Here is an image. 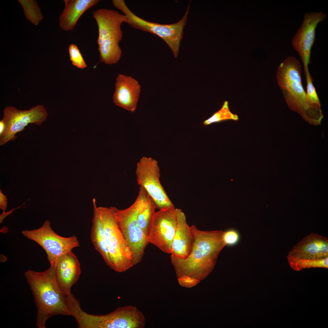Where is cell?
I'll use <instances>...</instances> for the list:
<instances>
[{
  "label": "cell",
  "instance_id": "cell-7",
  "mask_svg": "<svg viewBox=\"0 0 328 328\" xmlns=\"http://www.w3.org/2000/svg\"><path fill=\"white\" fill-rule=\"evenodd\" d=\"M22 234L43 249L50 264H55L62 256L80 246L76 236L64 237L59 236L53 230L50 222L47 220L40 228L30 230H24Z\"/></svg>",
  "mask_w": 328,
  "mask_h": 328
},
{
  "label": "cell",
  "instance_id": "cell-2",
  "mask_svg": "<svg viewBox=\"0 0 328 328\" xmlns=\"http://www.w3.org/2000/svg\"><path fill=\"white\" fill-rule=\"evenodd\" d=\"M55 264L42 272L28 270L25 276L31 289L37 310L36 326L45 328L48 319L55 315L70 316L66 296L60 291L55 278Z\"/></svg>",
  "mask_w": 328,
  "mask_h": 328
},
{
  "label": "cell",
  "instance_id": "cell-8",
  "mask_svg": "<svg viewBox=\"0 0 328 328\" xmlns=\"http://www.w3.org/2000/svg\"><path fill=\"white\" fill-rule=\"evenodd\" d=\"M84 328H144L145 318L136 307H118L108 314L95 315L84 312L82 317Z\"/></svg>",
  "mask_w": 328,
  "mask_h": 328
},
{
  "label": "cell",
  "instance_id": "cell-30",
  "mask_svg": "<svg viewBox=\"0 0 328 328\" xmlns=\"http://www.w3.org/2000/svg\"><path fill=\"white\" fill-rule=\"evenodd\" d=\"M5 125L3 122L0 121V135L3 132L5 129Z\"/></svg>",
  "mask_w": 328,
  "mask_h": 328
},
{
  "label": "cell",
  "instance_id": "cell-17",
  "mask_svg": "<svg viewBox=\"0 0 328 328\" xmlns=\"http://www.w3.org/2000/svg\"><path fill=\"white\" fill-rule=\"evenodd\" d=\"M122 24L119 23L108 33L101 46L98 47L100 61L109 65L117 63L121 56L122 51L119 43L123 37Z\"/></svg>",
  "mask_w": 328,
  "mask_h": 328
},
{
  "label": "cell",
  "instance_id": "cell-29",
  "mask_svg": "<svg viewBox=\"0 0 328 328\" xmlns=\"http://www.w3.org/2000/svg\"><path fill=\"white\" fill-rule=\"evenodd\" d=\"M25 204L24 203L23 204H22V205L16 208L11 209V210L7 212H2V213L0 215V223L1 224L2 223L3 219L5 218V217H6V216L9 215L10 214L12 213V211L18 208H20L21 206L24 205Z\"/></svg>",
  "mask_w": 328,
  "mask_h": 328
},
{
  "label": "cell",
  "instance_id": "cell-9",
  "mask_svg": "<svg viewBox=\"0 0 328 328\" xmlns=\"http://www.w3.org/2000/svg\"><path fill=\"white\" fill-rule=\"evenodd\" d=\"M48 115L46 109L42 104L32 107L28 110H20L12 106L6 107L1 120L5 128L0 135V145L14 141L17 137L15 135L23 131L29 124L40 125L47 118Z\"/></svg>",
  "mask_w": 328,
  "mask_h": 328
},
{
  "label": "cell",
  "instance_id": "cell-18",
  "mask_svg": "<svg viewBox=\"0 0 328 328\" xmlns=\"http://www.w3.org/2000/svg\"><path fill=\"white\" fill-rule=\"evenodd\" d=\"M65 7L59 17V26L63 30H73L80 16L97 4L99 0H64Z\"/></svg>",
  "mask_w": 328,
  "mask_h": 328
},
{
  "label": "cell",
  "instance_id": "cell-12",
  "mask_svg": "<svg viewBox=\"0 0 328 328\" xmlns=\"http://www.w3.org/2000/svg\"><path fill=\"white\" fill-rule=\"evenodd\" d=\"M326 17L322 12L305 13L303 22L292 40V45L303 63L305 76L310 73L308 65L310 63L311 48L315 41L316 29L319 23Z\"/></svg>",
  "mask_w": 328,
  "mask_h": 328
},
{
  "label": "cell",
  "instance_id": "cell-25",
  "mask_svg": "<svg viewBox=\"0 0 328 328\" xmlns=\"http://www.w3.org/2000/svg\"><path fill=\"white\" fill-rule=\"evenodd\" d=\"M70 59L72 64L78 68L84 69L86 67V64L77 46L71 44L69 47Z\"/></svg>",
  "mask_w": 328,
  "mask_h": 328
},
{
  "label": "cell",
  "instance_id": "cell-21",
  "mask_svg": "<svg viewBox=\"0 0 328 328\" xmlns=\"http://www.w3.org/2000/svg\"><path fill=\"white\" fill-rule=\"evenodd\" d=\"M135 201L137 205V222L146 235L149 223L155 211L156 204L143 188L140 186Z\"/></svg>",
  "mask_w": 328,
  "mask_h": 328
},
{
  "label": "cell",
  "instance_id": "cell-16",
  "mask_svg": "<svg viewBox=\"0 0 328 328\" xmlns=\"http://www.w3.org/2000/svg\"><path fill=\"white\" fill-rule=\"evenodd\" d=\"M177 224L172 243L171 255L179 259H186L193 247V236L188 224L185 215L181 210L176 208Z\"/></svg>",
  "mask_w": 328,
  "mask_h": 328
},
{
  "label": "cell",
  "instance_id": "cell-22",
  "mask_svg": "<svg viewBox=\"0 0 328 328\" xmlns=\"http://www.w3.org/2000/svg\"><path fill=\"white\" fill-rule=\"evenodd\" d=\"M291 267L295 271H300L310 268H328V257L321 259L299 258L287 256Z\"/></svg>",
  "mask_w": 328,
  "mask_h": 328
},
{
  "label": "cell",
  "instance_id": "cell-26",
  "mask_svg": "<svg viewBox=\"0 0 328 328\" xmlns=\"http://www.w3.org/2000/svg\"><path fill=\"white\" fill-rule=\"evenodd\" d=\"M224 238L226 245H232L236 244L238 241L239 236L236 231L230 230L224 232Z\"/></svg>",
  "mask_w": 328,
  "mask_h": 328
},
{
  "label": "cell",
  "instance_id": "cell-10",
  "mask_svg": "<svg viewBox=\"0 0 328 328\" xmlns=\"http://www.w3.org/2000/svg\"><path fill=\"white\" fill-rule=\"evenodd\" d=\"M177 224L176 208L174 207L155 212L147 228L146 236L149 243L165 253L171 254Z\"/></svg>",
  "mask_w": 328,
  "mask_h": 328
},
{
  "label": "cell",
  "instance_id": "cell-19",
  "mask_svg": "<svg viewBox=\"0 0 328 328\" xmlns=\"http://www.w3.org/2000/svg\"><path fill=\"white\" fill-rule=\"evenodd\" d=\"M92 16L97 24L98 36L97 40L100 46L108 33L114 26L119 23L126 22L127 18L124 14L112 9L101 8L94 11Z\"/></svg>",
  "mask_w": 328,
  "mask_h": 328
},
{
  "label": "cell",
  "instance_id": "cell-11",
  "mask_svg": "<svg viewBox=\"0 0 328 328\" xmlns=\"http://www.w3.org/2000/svg\"><path fill=\"white\" fill-rule=\"evenodd\" d=\"M135 173L138 183L154 201L157 209L174 207L160 183V170L156 160L142 157L137 163Z\"/></svg>",
  "mask_w": 328,
  "mask_h": 328
},
{
  "label": "cell",
  "instance_id": "cell-4",
  "mask_svg": "<svg viewBox=\"0 0 328 328\" xmlns=\"http://www.w3.org/2000/svg\"><path fill=\"white\" fill-rule=\"evenodd\" d=\"M97 209L111 262V269L118 272H125L134 265L132 252L110 208L99 207Z\"/></svg>",
  "mask_w": 328,
  "mask_h": 328
},
{
  "label": "cell",
  "instance_id": "cell-28",
  "mask_svg": "<svg viewBox=\"0 0 328 328\" xmlns=\"http://www.w3.org/2000/svg\"><path fill=\"white\" fill-rule=\"evenodd\" d=\"M7 199L6 196L3 194L0 190V208L2 210V212L5 211L7 208Z\"/></svg>",
  "mask_w": 328,
  "mask_h": 328
},
{
  "label": "cell",
  "instance_id": "cell-14",
  "mask_svg": "<svg viewBox=\"0 0 328 328\" xmlns=\"http://www.w3.org/2000/svg\"><path fill=\"white\" fill-rule=\"evenodd\" d=\"M115 91L113 99L117 105L134 112L141 91V86L131 76L119 74L116 79Z\"/></svg>",
  "mask_w": 328,
  "mask_h": 328
},
{
  "label": "cell",
  "instance_id": "cell-24",
  "mask_svg": "<svg viewBox=\"0 0 328 328\" xmlns=\"http://www.w3.org/2000/svg\"><path fill=\"white\" fill-rule=\"evenodd\" d=\"M306 97L308 103L313 108L321 111L319 99L313 83V78L311 75L306 76Z\"/></svg>",
  "mask_w": 328,
  "mask_h": 328
},
{
  "label": "cell",
  "instance_id": "cell-6",
  "mask_svg": "<svg viewBox=\"0 0 328 328\" xmlns=\"http://www.w3.org/2000/svg\"><path fill=\"white\" fill-rule=\"evenodd\" d=\"M117 225L127 241L132 253L134 265L139 263L149 243L145 234L137 222V205L135 200L129 207L120 210L110 207Z\"/></svg>",
  "mask_w": 328,
  "mask_h": 328
},
{
  "label": "cell",
  "instance_id": "cell-20",
  "mask_svg": "<svg viewBox=\"0 0 328 328\" xmlns=\"http://www.w3.org/2000/svg\"><path fill=\"white\" fill-rule=\"evenodd\" d=\"M92 201L94 212L91 234V242L95 249L102 256L107 265L112 269L111 262L106 245L103 227L95 199L93 198Z\"/></svg>",
  "mask_w": 328,
  "mask_h": 328
},
{
  "label": "cell",
  "instance_id": "cell-13",
  "mask_svg": "<svg viewBox=\"0 0 328 328\" xmlns=\"http://www.w3.org/2000/svg\"><path fill=\"white\" fill-rule=\"evenodd\" d=\"M55 278L61 292L66 296L78 279L81 273L80 265L72 251L61 257L55 263Z\"/></svg>",
  "mask_w": 328,
  "mask_h": 328
},
{
  "label": "cell",
  "instance_id": "cell-15",
  "mask_svg": "<svg viewBox=\"0 0 328 328\" xmlns=\"http://www.w3.org/2000/svg\"><path fill=\"white\" fill-rule=\"evenodd\" d=\"M288 256L299 258L321 259L328 257V239L312 233L294 245Z\"/></svg>",
  "mask_w": 328,
  "mask_h": 328
},
{
  "label": "cell",
  "instance_id": "cell-1",
  "mask_svg": "<svg viewBox=\"0 0 328 328\" xmlns=\"http://www.w3.org/2000/svg\"><path fill=\"white\" fill-rule=\"evenodd\" d=\"M193 238L191 252L185 259L172 255L170 259L177 278L189 276L200 281L212 272L223 248L226 245L222 230L203 231L190 226Z\"/></svg>",
  "mask_w": 328,
  "mask_h": 328
},
{
  "label": "cell",
  "instance_id": "cell-3",
  "mask_svg": "<svg viewBox=\"0 0 328 328\" xmlns=\"http://www.w3.org/2000/svg\"><path fill=\"white\" fill-rule=\"evenodd\" d=\"M300 63L295 57H287L279 65L276 77L278 85L289 107L310 121L319 122L323 117L321 111L312 108L308 103L302 86Z\"/></svg>",
  "mask_w": 328,
  "mask_h": 328
},
{
  "label": "cell",
  "instance_id": "cell-23",
  "mask_svg": "<svg viewBox=\"0 0 328 328\" xmlns=\"http://www.w3.org/2000/svg\"><path fill=\"white\" fill-rule=\"evenodd\" d=\"M22 6L26 19L35 25H37L43 19V15L36 0H19Z\"/></svg>",
  "mask_w": 328,
  "mask_h": 328
},
{
  "label": "cell",
  "instance_id": "cell-5",
  "mask_svg": "<svg viewBox=\"0 0 328 328\" xmlns=\"http://www.w3.org/2000/svg\"><path fill=\"white\" fill-rule=\"evenodd\" d=\"M181 19L173 24H162L145 20L135 14L127 6L124 0H118L114 6L126 16V23L132 27L158 36L163 39L171 49L174 57L179 53L180 42L183 37V29L186 25L190 6Z\"/></svg>",
  "mask_w": 328,
  "mask_h": 328
},
{
  "label": "cell",
  "instance_id": "cell-27",
  "mask_svg": "<svg viewBox=\"0 0 328 328\" xmlns=\"http://www.w3.org/2000/svg\"><path fill=\"white\" fill-rule=\"evenodd\" d=\"M179 284L186 288L193 287L198 284L200 281L189 276H183L177 278Z\"/></svg>",
  "mask_w": 328,
  "mask_h": 328
}]
</instances>
